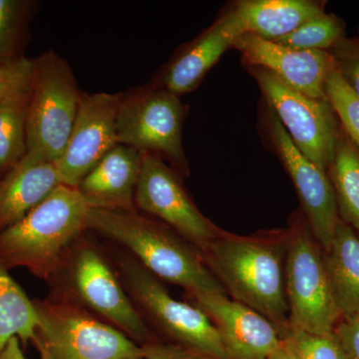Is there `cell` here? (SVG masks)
Masks as SVG:
<instances>
[{"label": "cell", "instance_id": "obj_1", "mask_svg": "<svg viewBox=\"0 0 359 359\" xmlns=\"http://www.w3.org/2000/svg\"><path fill=\"white\" fill-rule=\"evenodd\" d=\"M287 250V230L252 236L221 230L201 254L231 299L280 327L289 320L285 278Z\"/></svg>", "mask_w": 359, "mask_h": 359}, {"label": "cell", "instance_id": "obj_2", "mask_svg": "<svg viewBox=\"0 0 359 359\" xmlns=\"http://www.w3.org/2000/svg\"><path fill=\"white\" fill-rule=\"evenodd\" d=\"M86 230L121 245L150 273L189 295H228L199 250L161 222L137 211L89 209Z\"/></svg>", "mask_w": 359, "mask_h": 359}, {"label": "cell", "instance_id": "obj_3", "mask_svg": "<svg viewBox=\"0 0 359 359\" xmlns=\"http://www.w3.org/2000/svg\"><path fill=\"white\" fill-rule=\"evenodd\" d=\"M88 211L76 188L59 185L25 218L0 231V264L7 269L25 268L49 282L86 231Z\"/></svg>", "mask_w": 359, "mask_h": 359}, {"label": "cell", "instance_id": "obj_4", "mask_svg": "<svg viewBox=\"0 0 359 359\" xmlns=\"http://www.w3.org/2000/svg\"><path fill=\"white\" fill-rule=\"evenodd\" d=\"M48 283L52 294L86 309L139 346L160 337L142 318L103 250L83 236L71 245Z\"/></svg>", "mask_w": 359, "mask_h": 359}, {"label": "cell", "instance_id": "obj_5", "mask_svg": "<svg viewBox=\"0 0 359 359\" xmlns=\"http://www.w3.org/2000/svg\"><path fill=\"white\" fill-rule=\"evenodd\" d=\"M33 304L40 359H144L141 346L72 302L52 294Z\"/></svg>", "mask_w": 359, "mask_h": 359}, {"label": "cell", "instance_id": "obj_6", "mask_svg": "<svg viewBox=\"0 0 359 359\" xmlns=\"http://www.w3.org/2000/svg\"><path fill=\"white\" fill-rule=\"evenodd\" d=\"M116 261L130 299L162 339L193 347L212 359H230L218 330L202 309L174 299L160 278L130 255H118Z\"/></svg>", "mask_w": 359, "mask_h": 359}, {"label": "cell", "instance_id": "obj_7", "mask_svg": "<svg viewBox=\"0 0 359 359\" xmlns=\"http://www.w3.org/2000/svg\"><path fill=\"white\" fill-rule=\"evenodd\" d=\"M80 94L72 69L56 52L33 59L26 154L56 164L74 126Z\"/></svg>", "mask_w": 359, "mask_h": 359}, {"label": "cell", "instance_id": "obj_8", "mask_svg": "<svg viewBox=\"0 0 359 359\" xmlns=\"http://www.w3.org/2000/svg\"><path fill=\"white\" fill-rule=\"evenodd\" d=\"M285 294L287 327L311 334H330L342 318L335 306L323 250L308 222L295 216L287 229Z\"/></svg>", "mask_w": 359, "mask_h": 359}, {"label": "cell", "instance_id": "obj_9", "mask_svg": "<svg viewBox=\"0 0 359 359\" xmlns=\"http://www.w3.org/2000/svg\"><path fill=\"white\" fill-rule=\"evenodd\" d=\"M185 115L180 96L160 85L123 93L116 120L118 143L157 156L180 176H188L182 143Z\"/></svg>", "mask_w": 359, "mask_h": 359}, {"label": "cell", "instance_id": "obj_10", "mask_svg": "<svg viewBox=\"0 0 359 359\" xmlns=\"http://www.w3.org/2000/svg\"><path fill=\"white\" fill-rule=\"evenodd\" d=\"M248 68L295 147L327 173L340 127L330 102L290 88L264 68Z\"/></svg>", "mask_w": 359, "mask_h": 359}, {"label": "cell", "instance_id": "obj_11", "mask_svg": "<svg viewBox=\"0 0 359 359\" xmlns=\"http://www.w3.org/2000/svg\"><path fill=\"white\" fill-rule=\"evenodd\" d=\"M140 178L135 205L152 215L190 243L200 252L219 235L221 229L196 207L182 177L157 156L142 153Z\"/></svg>", "mask_w": 359, "mask_h": 359}, {"label": "cell", "instance_id": "obj_12", "mask_svg": "<svg viewBox=\"0 0 359 359\" xmlns=\"http://www.w3.org/2000/svg\"><path fill=\"white\" fill-rule=\"evenodd\" d=\"M122 98L123 93L81 91L74 126L60 159L56 162L61 185L76 188L119 144L116 120Z\"/></svg>", "mask_w": 359, "mask_h": 359}, {"label": "cell", "instance_id": "obj_13", "mask_svg": "<svg viewBox=\"0 0 359 359\" xmlns=\"http://www.w3.org/2000/svg\"><path fill=\"white\" fill-rule=\"evenodd\" d=\"M269 132L276 152L294 183L311 233L323 252H327L340 219L327 173L295 147L282 123L271 110Z\"/></svg>", "mask_w": 359, "mask_h": 359}, {"label": "cell", "instance_id": "obj_14", "mask_svg": "<svg viewBox=\"0 0 359 359\" xmlns=\"http://www.w3.org/2000/svg\"><path fill=\"white\" fill-rule=\"evenodd\" d=\"M247 66L261 67L304 95L327 100L325 85L335 67L330 51L304 50L244 33L233 45Z\"/></svg>", "mask_w": 359, "mask_h": 359}, {"label": "cell", "instance_id": "obj_15", "mask_svg": "<svg viewBox=\"0 0 359 359\" xmlns=\"http://www.w3.org/2000/svg\"><path fill=\"white\" fill-rule=\"evenodd\" d=\"M189 297L218 330L230 359H266L282 340L275 323L228 295Z\"/></svg>", "mask_w": 359, "mask_h": 359}, {"label": "cell", "instance_id": "obj_16", "mask_svg": "<svg viewBox=\"0 0 359 359\" xmlns=\"http://www.w3.org/2000/svg\"><path fill=\"white\" fill-rule=\"evenodd\" d=\"M242 34L240 20L231 9L184 47L163 69L156 84L178 96L193 91Z\"/></svg>", "mask_w": 359, "mask_h": 359}, {"label": "cell", "instance_id": "obj_17", "mask_svg": "<svg viewBox=\"0 0 359 359\" xmlns=\"http://www.w3.org/2000/svg\"><path fill=\"white\" fill-rule=\"evenodd\" d=\"M142 157L136 149L115 146L76 187L89 209L137 211L135 194Z\"/></svg>", "mask_w": 359, "mask_h": 359}, {"label": "cell", "instance_id": "obj_18", "mask_svg": "<svg viewBox=\"0 0 359 359\" xmlns=\"http://www.w3.org/2000/svg\"><path fill=\"white\" fill-rule=\"evenodd\" d=\"M59 185L55 163L25 154L0 180V231L25 218Z\"/></svg>", "mask_w": 359, "mask_h": 359}, {"label": "cell", "instance_id": "obj_19", "mask_svg": "<svg viewBox=\"0 0 359 359\" xmlns=\"http://www.w3.org/2000/svg\"><path fill=\"white\" fill-rule=\"evenodd\" d=\"M231 9L243 32L273 41L325 13V4L311 0H244L236 2Z\"/></svg>", "mask_w": 359, "mask_h": 359}, {"label": "cell", "instance_id": "obj_20", "mask_svg": "<svg viewBox=\"0 0 359 359\" xmlns=\"http://www.w3.org/2000/svg\"><path fill=\"white\" fill-rule=\"evenodd\" d=\"M335 306L342 318L359 316V235L339 219L330 249L323 252Z\"/></svg>", "mask_w": 359, "mask_h": 359}, {"label": "cell", "instance_id": "obj_21", "mask_svg": "<svg viewBox=\"0 0 359 359\" xmlns=\"http://www.w3.org/2000/svg\"><path fill=\"white\" fill-rule=\"evenodd\" d=\"M327 176L334 189L339 219L359 233V149L341 126Z\"/></svg>", "mask_w": 359, "mask_h": 359}, {"label": "cell", "instance_id": "obj_22", "mask_svg": "<svg viewBox=\"0 0 359 359\" xmlns=\"http://www.w3.org/2000/svg\"><path fill=\"white\" fill-rule=\"evenodd\" d=\"M30 93L32 76L0 101V180L26 154V121Z\"/></svg>", "mask_w": 359, "mask_h": 359}, {"label": "cell", "instance_id": "obj_23", "mask_svg": "<svg viewBox=\"0 0 359 359\" xmlns=\"http://www.w3.org/2000/svg\"><path fill=\"white\" fill-rule=\"evenodd\" d=\"M37 323L33 301L0 264V353L13 337L25 344L32 341Z\"/></svg>", "mask_w": 359, "mask_h": 359}, {"label": "cell", "instance_id": "obj_24", "mask_svg": "<svg viewBox=\"0 0 359 359\" xmlns=\"http://www.w3.org/2000/svg\"><path fill=\"white\" fill-rule=\"evenodd\" d=\"M346 37L344 21L334 13H323L273 42L304 50L330 51Z\"/></svg>", "mask_w": 359, "mask_h": 359}, {"label": "cell", "instance_id": "obj_25", "mask_svg": "<svg viewBox=\"0 0 359 359\" xmlns=\"http://www.w3.org/2000/svg\"><path fill=\"white\" fill-rule=\"evenodd\" d=\"M32 6L25 0H0V65L22 57L18 51Z\"/></svg>", "mask_w": 359, "mask_h": 359}, {"label": "cell", "instance_id": "obj_26", "mask_svg": "<svg viewBox=\"0 0 359 359\" xmlns=\"http://www.w3.org/2000/svg\"><path fill=\"white\" fill-rule=\"evenodd\" d=\"M325 92L340 126L359 149V98L347 86L337 67L328 75Z\"/></svg>", "mask_w": 359, "mask_h": 359}, {"label": "cell", "instance_id": "obj_27", "mask_svg": "<svg viewBox=\"0 0 359 359\" xmlns=\"http://www.w3.org/2000/svg\"><path fill=\"white\" fill-rule=\"evenodd\" d=\"M278 330L289 335L301 359H348L334 332L311 334L292 330L287 325Z\"/></svg>", "mask_w": 359, "mask_h": 359}, {"label": "cell", "instance_id": "obj_28", "mask_svg": "<svg viewBox=\"0 0 359 359\" xmlns=\"http://www.w3.org/2000/svg\"><path fill=\"white\" fill-rule=\"evenodd\" d=\"M330 52L340 76L359 98V39L346 37Z\"/></svg>", "mask_w": 359, "mask_h": 359}, {"label": "cell", "instance_id": "obj_29", "mask_svg": "<svg viewBox=\"0 0 359 359\" xmlns=\"http://www.w3.org/2000/svg\"><path fill=\"white\" fill-rule=\"evenodd\" d=\"M141 346L144 359H212L198 349L162 337Z\"/></svg>", "mask_w": 359, "mask_h": 359}, {"label": "cell", "instance_id": "obj_30", "mask_svg": "<svg viewBox=\"0 0 359 359\" xmlns=\"http://www.w3.org/2000/svg\"><path fill=\"white\" fill-rule=\"evenodd\" d=\"M32 60L22 57L0 65V101L29 80Z\"/></svg>", "mask_w": 359, "mask_h": 359}, {"label": "cell", "instance_id": "obj_31", "mask_svg": "<svg viewBox=\"0 0 359 359\" xmlns=\"http://www.w3.org/2000/svg\"><path fill=\"white\" fill-rule=\"evenodd\" d=\"M334 332L347 358L359 359V316L340 318Z\"/></svg>", "mask_w": 359, "mask_h": 359}, {"label": "cell", "instance_id": "obj_32", "mask_svg": "<svg viewBox=\"0 0 359 359\" xmlns=\"http://www.w3.org/2000/svg\"><path fill=\"white\" fill-rule=\"evenodd\" d=\"M280 332L282 340H280V344L275 351L269 354L266 359H301L289 335L285 334V332Z\"/></svg>", "mask_w": 359, "mask_h": 359}, {"label": "cell", "instance_id": "obj_33", "mask_svg": "<svg viewBox=\"0 0 359 359\" xmlns=\"http://www.w3.org/2000/svg\"><path fill=\"white\" fill-rule=\"evenodd\" d=\"M0 359H27L22 353L18 337H13L7 342L4 351L0 353Z\"/></svg>", "mask_w": 359, "mask_h": 359}, {"label": "cell", "instance_id": "obj_34", "mask_svg": "<svg viewBox=\"0 0 359 359\" xmlns=\"http://www.w3.org/2000/svg\"><path fill=\"white\" fill-rule=\"evenodd\" d=\"M358 235H359V233H358Z\"/></svg>", "mask_w": 359, "mask_h": 359}]
</instances>
